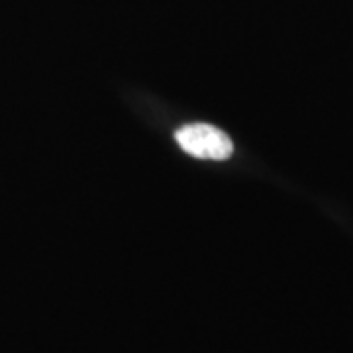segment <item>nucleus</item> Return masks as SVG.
I'll list each match as a JSON object with an SVG mask.
<instances>
[{
	"label": "nucleus",
	"mask_w": 353,
	"mask_h": 353,
	"mask_svg": "<svg viewBox=\"0 0 353 353\" xmlns=\"http://www.w3.org/2000/svg\"><path fill=\"white\" fill-rule=\"evenodd\" d=\"M176 143L183 152L199 159L224 161L234 152V143L220 128L210 124H189L176 130Z\"/></svg>",
	"instance_id": "1"
}]
</instances>
